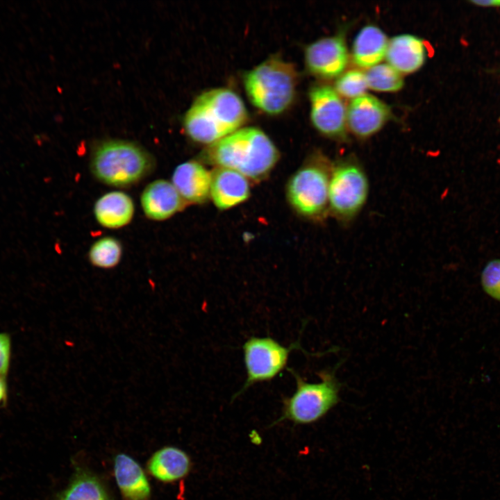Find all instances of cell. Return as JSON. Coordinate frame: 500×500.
<instances>
[{"mask_svg":"<svg viewBox=\"0 0 500 500\" xmlns=\"http://www.w3.org/2000/svg\"><path fill=\"white\" fill-rule=\"evenodd\" d=\"M11 338L8 333H0V376L7 375L11 358Z\"/></svg>","mask_w":500,"mask_h":500,"instance_id":"cell-25","label":"cell"},{"mask_svg":"<svg viewBox=\"0 0 500 500\" xmlns=\"http://www.w3.org/2000/svg\"><path fill=\"white\" fill-rule=\"evenodd\" d=\"M8 396V386L5 376H0V404L5 402Z\"/></svg>","mask_w":500,"mask_h":500,"instance_id":"cell-26","label":"cell"},{"mask_svg":"<svg viewBox=\"0 0 500 500\" xmlns=\"http://www.w3.org/2000/svg\"><path fill=\"white\" fill-rule=\"evenodd\" d=\"M94 215L103 227L117 229L128 224L135 213V204L127 193L114 190L101 195L94 203Z\"/></svg>","mask_w":500,"mask_h":500,"instance_id":"cell-16","label":"cell"},{"mask_svg":"<svg viewBox=\"0 0 500 500\" xmlns=\"http://www.w3.org/2000/svg\"><path fill=\"white\" fill-rule=\"evenodd\" d=\"M300 348L299 340L285 347L270 337L253 336L247 340L242 346L246 380L232 399L255 384L275 378L287 367L291 351Z\"/></svg>","mask_w":500,"mask_h":500,"instance_id":"cell-8","label":"cell"},{"mask_svg":"<svg viewBox=\"0 0 500 500\" xmlns=\"http://www.w3.org/2000/svg\"><path fill=\"white\" fill-rule=\"evenodd\" d=\"M297 83L294 65L283 60L270 58L245 74L244 83L251 102L270 115L285 111L292 103Z\"/></svg>","mask_w":500,"mask_h":500,"instance_id":"cell-5","label":"cell"},{"mask_svg":"<svg viewBox=\"0 0 500 500\" xmlns=\"http://www.w3.org/2000/svg\"><path fill=\"white\" fill-rule=\"evenodd\" d=\"M204 157L217 167L235 170L258 181L271 172L278 160L279 152L263 131L246 127L208 145Z\"/></svg>","mask_w":500,"mask_h":500,"instance_id":"cell-1","label":"cell"},{"mask_svg":"<svg viewBox=\"0 0 500 500\" xmlns=\"http://www.w3.org/2000/svg\"><path fill=\"white\" fill-rule=\"evenodd\" d=\"M472 3L478 6L500 7V0H476Z\"/></svg>","mask_w":500,"mask_h":500,"instance_id":"cell-27","label":"cell"},{"mask_svg":"<svg viewBox=\"0 0 500 500\" xmlns=\"http://www.w3.org/2000/svg\"><path fill=\"white\" fill-rule=\"evenodd\" d=\"M114 474L117 486L126 500H147L151 488L141 466L125 453L114 459Z\"/></svg>","mask_w":500,"mask_h":500,"instance_id":"cell-17","label":"cell"},{"mask_svg":"<svg viewBox=\"0 0 500 500\" xmlns=\"http://www.w3.org/2000/svg\"><path fill=\"white\" fill-rule=\"evenodd\" d=\"M385 58L388 63L400 74L412 73L425 61V45L415 35H398L389 40Z\"/></svg>","mask_w":500,"mask_h":500,"instance_id":"cell-15","label":"cell"},{"mask_svg":"<svg viewBox=\"0 0 500 500\" xmlns=\"http://www.w3.org/2000/svg\"><path fill=\"white\" fill-rule=\"evenodd\" d=\"M369 181L361 163L354 157L332 164L328 188L329 214L342 225H349L365 207Z\"/></svg>","mask_w":500,"mask_h":500,"instance_id":"cell-7","label":"cell"},{"mask_svg":"<svg viewBox=\"0 0 500 500\" xmlns=\"http://www.w3.org/2000/svg\"><path fill=\"white\" fill-rule=\"evenodd\" d=\"M481 283L484 292L500 301V258L489 260L481 274Z\"/></svg>","mask_w":500,"mask_h":500,"instance_id":"cell-24","label":"cell"},{"mask_svg":"<svg viewBox=\"0 0 500 500\" xmlns=\"http://www.w3.org/2000/svg\"><path fill=\"white\" fill-rule=\"evenodd\" d=\"M57 500H110L104 486L93 474L78 471Z\"/></svg>","mask_w":500,"mask_h":500,"instance_id":"cell-20","label":"cell"},{"mask_svg":"<svg viewBox=\"0 0 500 500\" xmlns=\"http://www.w3.org/2000/svg\"><path fill=\"white\" fill-rule=\"evenodd\" d=\"M343 360L333 367L319 371V382L310 383L292 369L288 370L293 376L296 388L294 392L283 399L280 417L274 422L289 420L295 424L307 425L322 419L340 401V392L343 385L336 376V371Z\"/></svg>","mask_w":500,"mask_h":500,"instance_id":"cell-4","label":"cell"},{"mask_svg":"<svg viewBox=\"0 0 500 500\" xmlns=\"http://www.w3.org/2000/svg\"><path fill=\"white\" fill-rule=\"evenodd\" d=\"M145 216L153 221H164L183 210L187 205L172 182L156 179L149 183L140 196Z\"/></svg>","mask_w":500,"mask_h":500,"instance_id":"cell-12","label":"cell"},{"mask_svg":"<svg viewBox=\"0 0 500 500\" xmlns=\"http://www.w3.org/2000/svg\"><path fill=\"white\" fill-rule=\"evenodd\" d=\"M241 98L227 88H215L198 96L186 112L183 126L193 141L210 145L241 128L247 120Z\"/></svg>","mask_w":500,"mask_h":500,"instance_id":"cell-2","label":"cell"},{"mask_svg":"<svg viewBox=\"0 0 500 500\" xmlns=\"http://www.w3.org/2000/svg\"><path fill=\"white\" fill-rule=\"evenodd\" d=\"M251 194L249 179L242 174L225 167L211 172L210 197L215 206L224 210L247 200Z\"/></svg>","mask_w":500,"mask_h":500,"instance_id":"cell-13","label":"cell"},{"mask_svg":"<svg viewBox=\"0 0 500 500\" xmlns=\"http://www.w3.org/2000/svg\"><path fill=\"white\" fill-rule=\"evenodd\" d=\"M331 169L332 163L326 158L315 155L290 177L286 195L299 215L315 222L326 218Z\"/></svg>","mask_w":500,"mask_h":500,"instance_id":"cell-6","label":"cell"},{"mask_svg":"<svg viewBox=\"0 0 500 500\" xmlns=\"http://www.w3.org/2000/svg\"><path fill=\"white\" fill-rule=\"evenodd\" d=\"M122 253L123 247L118 239L105 236L97 240L91 245L88 251V259L94 267L110 269L119 264Z\"/></svg>","mask_w":500,"mask_h":500,"instance_id":"cell-21","label":"cell"},{"mask_svg":"<svg viewBox=\"0 0 500 500\" xmlns=\"http://www.w3.org/2000/svg\"><path fill=\"white\" fill-rule=\"evenodd\" d=\"M367 87L378 92H397L402 88L401 74L388 63L378 64L366 71Z\"/></svg>","mask_w":500,"mask_h":500,"instance_id":"cell-22","label":"cell"},{"mask_svg":"<svg viewBox=\"0 0 500 500\" xmlns=\"http://www.w3.org/2000/svg\"><path fill=\"white\" fill-rule=\"evenodd\" d=\"M385 33L374 25L364 26L356 35L352 46V58L359 67L370 68L385 57L388 45Z\"/></svg>","mask_w":500,"mask_h":500,"instance_id":"cell-18","label":"cell"},{"mask_svg":"<svg viewBox=\"0 0 500 500\" xmlns=\"http://www.w3.org/2000/svg\"><path fill=\"white\" fill-rule=\"evenodd\" d=\"M191 468L188 455L175 447H165L153 454L147 464L150 474L158 480L171 483L186 476Z\"/></svg>","mask_w":500,"mask_h":500,"instance_id":"cell-19","label":"cell"},{"mask_svg":"<svg viewBox=\"0 0 500 500\" xmlns=\"http://www.w3.org/2000/svg\"><path fill=\"white\" fill-rule=\"evenodd\" d=\"M172 183L187 204H201L210 197L211 172L198 161H185L174 169Z\"/></svg>","mask_w":500,"mask_h":500,"instance_id":"cell-14","label":"cell"},{"mask_svg":"<svg viewBox=\"0 0 500 500\" xmlns=\"http://www.w3.org/2000/svg\"><path fill=\"white\" fill-rule=\"evenodd\" d=\"M306 64L309 71L319 77H339L349 61L344 38L340 35L324 38L308 45L305 52Z\"/></svg>","mask_w":500,"mask_h":500,"instance_id":"cell-10","label":"cell"},{"mask_svg":"<svg viewBox=\"0 0 500 500\" xmlns=\"http://www.w3.org/2000/svg\"><path fill=\"white\" fill-rule=\"evenodd\" d=\"M367 88L365 74L351 69L338 77L334 89L340 97L353 99L365 94Z\"/></svg>","mask_w":500,"mask_h":500,"instance_id":"cell-23","label":"cell"},{"mask_svg":"<svg viewBox=\"0 0 500 500\" xmlns=\"http://www.w3.org/2000/svg\"><path fill=\"white\" fill-rule=\"evenodd\" d=\"M310 118L322 134L339 141L347 137V108L334 88L329 85L312 88L309 94Z\"/></svg>","mask_w":500,"mask_h":500,"instance_id":"cell-9","label":"cell"},{"mask_svg":"<svg viewBox=\"0 0 500 500\" xmlns=\"http://www.w3.org/2000/svg\"><path fill=\"white\" fill-rule=\"evenodd\" d=\"M390 108L376 97L364 94L351 101L347 108V126L356 136L369 138L378 131L390 117Z\"/></svg>","mask_w":500,"mask_h":500,"instance_id":"cell-11","label":"cell"},{"mask_svg":"<svg viewBox=\"0 0 500 500\" xmlns=\"http://www.w3.org/2000/svg\"><path fill=\"white\" fill-rule=\"evenodd\" d=\"M153 156L141 145L129 140L109 139L92 149L90 170L99 182L114 188L133 186L155 169Z\"/></svg>","mask_w":500,"mask_h":500,"instance_id":"cell-3","label":"cell"}]
</instances>
